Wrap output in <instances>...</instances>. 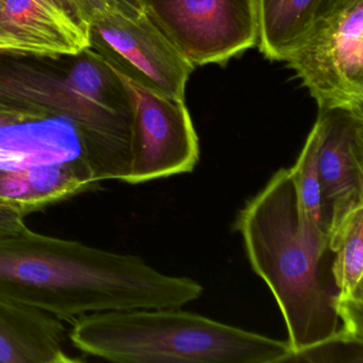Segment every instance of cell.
<instances>
[{"label":"cell","mask_w":363,"mask_h":363,"mask_svg":"<svg viewBox=\"0 0 363 363\" xmlns=\"http://www.w3.org/2000/svg\"><path fill=\"white\" fill-rule=\"evenodd\" d=\"M333 273L339 290L343 331L363 337V207L347 214L329 233Z\"/></svg>","instance_id":"obj_12"},{"label":"cell","mask_w":363,"mask_h":363,"mask_svg":"<svg viewBox=\"0 0 363 363\" xmlns=\"http://www.w3.org/2000/svg\"><path fill=\"white\" fill-rule=\"evenodd\" d=\"M235 227L252 269L279 307L291 352L343 331L330 239L301 210L290 169L274 174Z\"/></svg>","instance_id":"obj_2"},{"label":"cell","mask_w":363,"mask_h":363,"mask_svg":"<svg viewBox=\"0 0 363 363\" xmlns=\"http://www.w3.org/2000/svg\"><path fill=\"white\" fill-rule=\"evenodd\" d=\"M201 284L165 275L141 257L35 233L0 235V297L73 324L86 314L182 308Z\"/></svg>","instance_id":"obj_1"},{"label":"cell","mask_w":363,"mask_h":363,"mask_svg":"<svg viewBox=\"0 0 363 363\" xmlns=\"http://www.w3.org/2000/svg\"><path fill=\"white\" fill-rule=\"evenodd\" d=\"M99 61L118 78L130 101L131 172L127 184L192 172L199 160V143L184 99L152 92L109 59L99 57Z\"/></svg>","instance_id":"obj_6"},{"label":"cell","mask_w":363,"mask_h":363,"mask_svg":"<svg viewBox=\"0 0 363 363\" xmlns=\"http://www.w3.org/2000/svg\"><path fill=\"white\" fill-rule=\"evenodd\" d=\"M26 214L16 206L0 201V235L14 233L24 228Z\"/></svg>","instance_id":"obj_17"},{"label":"cell","mask_w":363,"mask_h":363,"mask_svg":"<svg viewBox=\"0 0 363 363\" xmlns=\"http://www.w3.org/2000/svg\"><path fill=\"white\" fill-rule=\"evenodd\" d=\"M286 362L363 363V337L341 331L309 347L290 352Z\"/></svg>","instance_id":"obj_15"},{"label":"cell","mask_w":363,"mask_h":363,"mask_svg":"<svg viewBox=\"0 0 363 363\" xmlns=\"http://www.w3.org/2000/svg\"><path fill=\"white\" fill-rule=\"evenodd\" d=\"M118 8L127 16L140 18L146 14L145 0H113Z\"/></svg>","instance_id":"obj_18"},{"label":"cell","mask_w":363,"mask_h":363,"mask_svg":"<svg viewBox=\"0 0 363 363\" xmlns=\"http://www.w3.org/2000/svg\"><path fill=\"white\" fill-rule=\"evenodd\" d=\"M76 18L90 28L99 23L118 18H130L116 6L113 0H65Z\"/></svg>","instance_id":"obj_16"},{"label":"cell","mask_w":363,"mask_h":363,"mask_svg":"<svg viewBox=\"0 0 363 363\" xmlns=\"http://www.w3.org/2000/svg\"><path fill=\"white\" fill-rule=\"evenodd\" d=\"M323 0H257L260 52L284 61L299 48L315 20Z\"/></svg>","instance_id":"obj_13"},{"label":"cell","mask_w":363,"mask_h":363,"mask_svg":"<svg viewBox=\"0 0 363 363\" xmlns=\"http://www.w3.org/2000/svg\"><path fill=\"white\" fill-rule=\"evenodd\" d=\"M318 133L312 127L296 163L290 169V173L296 188L301 210L318 228L329 235L318 179Z\"/></svg>","instance_id":"obj_14"},{"label":"cell","mask_w":363,"mask_h":363,"mask_svg":"<svg viewBox=\"0 0 363 363\" xmlns=\"http://www.w3.org/2000/svg\"><path fill=\"white\" fill-rule=\"evenodd\" d=\"M318 169L329 233L356 208L363 207V111L318 110Z\"/></svg>","instance_id":"obj_7"},{"label":"cell","mask_w":363,"mask_h":363,"mask_svg":"<svg viewBox=\"0 0 363 363\" xmlns=\"http://www.w3.org/2000/svg\"><path fill=\"white\" fill-rule=\"evenodd\" d=\"M92 30L65 0H0V54L78 56Z\"/></svg>","instance_id":"obj_9"},{"label":"cell","mask_w":363,"mask_h":363,"mask_svg":"<svg viewBox=\"0 0 363 363\" xmlns=\"http://www.w3.org/2000/svg\"><path fill=\"white\" fill-rule=\"evenodd\" d=\"M69 340L89 356L122 363H278L291 352L280 341L182 308L86 314Z\"/></svg>","instance_id":"obj_3"},{"label":"cell","mask_w":363,"mask_h":363,"mask_svg":"<svg viewBox=\"0 0 363 363\" xmlns=\"http://www.w3.org/2000/svg\"><path fill=\"white\" fill-rule=\"evenodd\" d=\"M65 325L50 314L0 297V363H67Z\"/></svg>","instance_id":"obj_11"},{"label":"cell","mask_w":363,"mask_h":363,"mask_svg":"<svg viewBox=\"0 0 363 363\" xmlns=\"http://www.w3.org/2000/svg\"><path fill=\"white\" fill-rule=\"evenodd\" d=\"M284 61L318 110L363 111V0H323L307 37Z\"/></svg>","instance_id":"obj_4"},{"label":"cell","mask_w":363,"mask_h":363,"mask_svg":"<svg viewBox=\"0 0 363 363\" xmlns=\"http://www.w3.org/2000/svg\"><path fill=\"white\" fill-rule=\"evenodd\" d=\"M146 13L192 67L224 65L258 44L257 0H145Z\"/></svg>","instance_id":"obj_5"},{"label":"cell","mask_w":363,"mask_h":363,"mask_svg":"<svg viewBox=\"0 0 363 363\" xmlns=\"http://www.w3.org/2000/svg\"><path fill=\"white\" fill-rule=\"evenodd\" d=\"M67 163L89 167L82 138L69 118L50 116L0 125V179L33 167Z\"/></svg>","instance_id":"obj_10"},{"label":"cell","mask_w":363,"mask_h":363,"mask_svg":"<svg viewBox=\"0 0 363 363\" xmlns=\"http://www.w3.org/2000/svg\"><path fill=\"white\" fill-rule=\"evenodd\" d=\"M94 28L114 55L121 72L143 88L173 99H184L192 67L147 13L140 18H118Z\"/></svg>","instance_id":"obj_8"}]
</instances>
